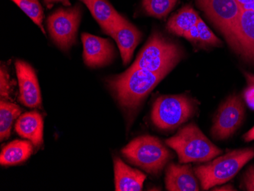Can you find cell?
I'll return each mask as SVG.
<instances>
[{
	"label": "cell",
	"instance_id": "obj_22",
	"mask_svg": "<svg viewBox=\"0 0 254 191\" xmlns=\"http://www.w3.org/2000/svg\"><path fill=\"white\" fill-rule=\"evenodd\" d=\"M178 0H142V7L148 15L165 18L175 8Z\"/></svg>",
	"mask_w": 254,
	"mask_h": 191
},
{
	"label": "cell",
	"instance_id": "obj_1",
	"mask_svg": "<svg viewBox=\"0 0 254 191\" xmlns=\"http://www.w3.org/2000/svg\"><path fill=\"white\" fill-rule=\"evenodd\" d=\"M166 75L130 66L122 74L109 78L108 82L120 105L125 109L134 110Z\"/></svg>",
	"mask_w": 254,
	"mask_h": 191
},
{
	"label": "cell",
	"instance_id": "obj_27",
	"mask_svg": "<svg viewBox=\"0 0 254 191\" xmlns=\"http://www.w3.org/2000/svg\"><path fill=\"white\" fill-rule=\"evenodd\" d=\"M241 9L254 12V0H236Z\"/></svg>",
	"mask_w": 254,
	"mask_h": 191
},
{
	"label": "cell",
	"instance_id": "obj_28",
	"mask_svg": "<svg viewBox=\"0 0 254 191\" xmlns=\"http://www.w3.org/2000/svg\"><path fill=\"white\" fill-rule=\"evenodd\" d=\"M44 2L49 8H51L56 3H62L63 5L67 7L71 6L69 0H44Z\"/></svg>",
	"mask_w": 254,
	"mask_h": 191
},
{
	"label": "cell",
	"instance_id": "obj_26",
	"mask_svg": "<svg viewBox=\"0 0 254 191\" xmlns=\"http://www.w3.org/2000/svg\"><path fill=\"white\" fill-rule=\"evenodd\" d=\"M245 101L251 109L254 110V85H249L244 94Z\"/></svg>",
	"mask_w": 254,
	"mask_h": 191
},
{
	"label": "cell",
	"instance_id": "obj_30",
	"mask_svg": "<svg viewBox=\"0 0 254 191\" xmlns=\"http://www.w3.org/2000/svg\"><path fill=\"white\" fill-rule=\"evenodd\" d=\"M213 191H236L235 188H234L233 186H232L231 185H225V186L220 187V188H214Z\"/></svg>",
	"mask_w": 254,
	"mask_h": 191
},
{
	"label": "cell",
	"instance_id": "obj_31",
	"mask_svg": "<svg viewBox=\"0 0 254 191\" xmlns=\"http://www.w3.org/2000/svg\"><path fill=\"white\" fill-rule=\"evenodd\" d=\"M245 78H246L247 82L249 85H254V74L249 73V72H245Z\"/></svg>",
	"mask_w": 254,
	"mask_h": 191
},
{
	"label": "cell",
	"instance_id": "obj_5",
	"mask_svg": "<svg viewBox=\"0 0 254 191\" xmlns=\"http://www.w3.org/2000/svg\"><path fill=\"white\" fill-rule=\"evenodd\" d=\"M122 153L130 163L152 175L159 173L171 157L160 139L152 136L135 138L122 149Z\"/></svg>",
	"mask_w": 254,
	"mask_h": 191
},
{
	"label": "cell",
	"instance_id": "obj_18",
	"mask_svg": "<svg viewBox=\"0 0 254 191\" xmlns=\"http://www.w3.org/2000/svg\"><path fill=\"white\" fill-rule=\"evenodd\" d=\"M200 17L190 5H185L173 15L167 24V29L174 35L184 38L196 25Z\"/></svg>",
	"mask_w": 254,
	"mask_h": 191
},
{
	"label": "cell",
	"instance_id": "obj_12",
	"mask_svg": "<svg viewBox=\"0 0 254 191\" xmlns=\"http://www.w3.org/2000/svg\"><path fill=\"white\" fill-rule=\"evenodd\" d=\"M15 70L19 85L20 102L28 108H38L41 105V95L36 72L31 65L22 61H16Z\"/></svg>",
	"mask_w": 254,
	"mask_h": 191
},
{
	"label": "cell",
	"instance_id": "obj_2",
	"mask_svg": "<svg viewBox=\"0 0 254 191\" xmlns=\"http://www.w3.org/2000/svg\"><path fill=\"white\" fill-rule=\"evenodd\" d=\"M166 144L178 153L183 164L209 162L222 152L195 124L181 128L175 136L167 139Z\"/></svg>",
	"mask_w": 254,
	"mask_h": 191
},
{
	"label": "cell",
	"instance_id": "obj_14",
	"mask_svg": "<svg viewBox=\"0 0 254 191\" xmlns=\"http://www.w3.org/2000/svg\"><path fill=\"white\" fill-rule=\"evenodd\" d=\"M165 184L170 191H199L196 175L189 165L171 164L167 168Z\"/></svg>",
	"mask_w": 254,
	"mask_h": 191
},
{
	"label": "cell",
	"instance_id": "obj_15",
	"mask_svg": "<svg viewBox=\"0 0 254 191\" xmlns=\"http://www.w3.org/2000/svg\"><path fill=\"white\" fill-rule=\"evenodd\" d=\"M115 191H140L146 179L145 174L126 165L119 158L114 159Z\"/></svg>",
	"mask_w": 254,
	"mask_h": 191
},
{
	"label": "cell",
	"instance_id": "obj_8",
	"mask_svg": "<svg viewBox=\"0 0 254 191\" xmlns=\"http://www.w3.org/2000/svg\"><path fill=\"white\" fill-rule=\"evenodd\" d=\"M245 108L238 95H232L218 108L214 119L212 135L218 140H225L238 130L245 118Z\"/></svg>",
	"mask_w": 254,
	"mask_h": 191
},
{
	"label": "cell",
	"instance_id": "obj_11",
	"mask_svg": "<svg viewBox=\"0 0 254 191\" xmlns=\"http://www.w3.org/2000/svg\"><path fill=\"white\" fill-rule=\"evenodd\" d=\"M82 41L84 63L88 66L99 68L112 62L115 51L109 40L83 33Z\"/></svg>",
	"mask_w": 254,
	"mask_h": 191
},
{
	"label": "cell",
	"instance_id": "obj_29",
	"mask_svg": "<svg viewBox=\"0 0 254 191\" xmlns=\"http://www.w3.org/2000/svg\"><path fill=\"white\" fill-rule=\"evenodd\" d=\"M243 139L245 142H251V141L254 140V126L244 135Z\"/></svg>",
	"mask_w": 254,
	"mask_h": 191
},
{
	"label": "cell",
	"instance_id": "obj_7",
	"mask_svg": "<svg viewBox=\"0 0 254 191\" xmlns=\"http://www.w3.org/2000/svg\"><path fill=\"white\" fill-rule=\"evenodd\" d=\"M79 5L72 8H59L48 18V31L57 46L68 51L75 43L81 20Z\"/></svg>",
	"mask_w": 254,
	"mask_h": 191
},
{
	"label": "cell",
	"instance_id": "obj_3",
	"mask_svg": "<svg viewBox=\"0 0 254 191\" xmlns=\"http://www.w3.org/2000/svg\"><path fill=\"white\" fill-rule=\"evenodd\" d=\"M254 158V147L235 149L208 163L195 168L203 190L223 185L235 178L246 164Z\"/></svg>",
	"mask_w": 254,
	"mask_h": 191
},
{
	"label": "cell",
	"instance_id": "obj_6",
	"mask_svg": "<svg viewBox=\"0 0 254 191\" xmlns=\"http://www.w3.org/2000/svg\"><path fill=\"white\" fill-rule=\"evenodd\" d=\"M195 104L184 95H164L157 98L152 111L154 125L162 130L176 129L195 112Z\"/></svg>",
	"mask_w": 254,
	"mask_h": 191
},
{
	"label": "cell",
	"instance_id": "obj_21",
	"mask_svg": "<svg viewBox=\"0 0 254 191\" xmlns=\"http://www.w3.org/2000/svg\"><path fill=\"white\" fill-rule=\"evenodd\" d=\"M21 108L15 104L2 100L0 103V139H8L11 132V125L21 114Z\"/></svg>",
	"mask_w": 254,
	"mask_h": 191
},
{
	"label": "cell",
	"instance_id": "obj_10",
	"mask_svg": "<svg viewBox=\"0 0 254 191\" xmlns=\"http://www.w3.org/2000/svg\"><path fill=\"white\" fill-rule=\"evenodd\" d=\"M227 41L244 60L254 64V12L241 9L236 26Z\"/></svg>",
	"mask_w": 254,
	"mask_h": 191
},
{
	"label": "cell",
	"instance_id": "obj_16",
	"mask_svg": "<svg viewBox=\"0 0 254 191\" xmlns=\"http://www.w3.org/2000/svg\"><path fill=\"white\" fill-rule=\"evenodd\" d=\"M15 131L21 137L28 139L36 147L43 144L44 122L38 111H31L19 117L15 124Z\"/></svg>",
	"mask_w": 254,
	"mask_h": 191
},
{
	"label": "cell",
	"instance_id": "obj_24",
	"mask_svg": "<svg viewBox=\"0 0 254 191\" xmlns=\"http://www.w3.org/2000/svg\"><path fill=\"white\" fill-rule=\"evenodd\" d=\"M10 91H11V82L8 71L5 67L1 66L0 71V92H1V98H9Z\"/></svg>",
	"mask_w": 254,
	"mask_h": 191
},
{
	"label": "cell",
	"instance_id": "obj_19",
	"mask_svg": "<svg viewBox=\"0 0 254 191\" xmlns=\"http://www.w3.org/2000/svg\"><path fill=\"white\" fill-rule=\"evenodd\" d=\"M31 141L14 140L5 145L0 155L2 165H14L25 162L33 152Z\"/></svg>",
	"mask_w": 254,
	"mask_h": 191
},
{
	"label": "cell",
	"instance_id": "obj_25",
	"mask_svg": "<svg viewBox=\"0 0 254 191\" xmlns=\"http://www.w3.org/2000/svg\"><path fill=\"white\" fill-rule=\"evenodd\" d=\"M242 185L246 191H254V165L250 166L244 174Z\"/></svg>",
	"mask_w": 254,
	"mask_h": 191
},
{
	"label": "cell",
	"instance_id": "obj_4",
	"mask_svg": "<svg viewBox=\"0 0 254 191\" xmlns=\"http://www.w3.org/2000/svg\"><path fill=\"white\" fill-rule=\"evenodd\" d=\"M181 57V50L175 43L154 31L131 67L168 74L180 62Z\"/></svg>",
	"mask_w": 254,
	"mask_h": 191
},
{
	"label": "cell",
	"instance_id": "obj_9",
	"mask_svg": "<svg viewBox=\"0 0 254 191\" xmlns=\"http://www.w3.org/2000/svg\"><path fill=\"white\" fill-rule=\"evenodd\" d=\"M196 2L227 41L232 35L241 12L236 0H196Z\"/></svg>",
	"mask_w": 254,
	"mask_h": 191
},
{
	"label": "cell",
	"instance_id": "obj_23",
	"mask_svg": "<svg viewBox=\"0 0 254 191\" xmlns=\"http://www.w3.org/2000/svg\"><path fill=\"white\" fill-rule=\"evenodd\" d=\"M15 2L23 12H25L33 21L36 24L41 31L46 34L45 29L43 25L44 19V10L40 3L39 0H11Z\"/></svg>",
	"mask_w": 254,
	"mask_h": 191
},
{
	"label": "cell",
	"instance_id": "obj_20",
	"mask_svg": "<svg viewBox=\"0 0 254 191\" xmlns=\"http://www.w3.org/2000/svg\"><path fill=\"white\" fill-rule=\"evenodd\" d=\"M184 38L199 48L219 47L222 44L221 40L217 38L212 30L207 26L201 18L196 25L185 35Z\"/></svg>",
	"mask_w": 254,
	"mask_h": 191
},
{
	"label": "cell",
	"instance_id": "obj_13",
	"mask_svg": "<svg viewBox=\"0 0 254 191\" xmlns=\"http://www.w3.org/2000/svg\"><path fill=\"white\" fill-rule=\"evenodd\" d=\"M109 35L116 41L124 64H128L140 41L142 37L140 31L128 20L122 17Z\"/></svg>",
	"mask_w": 254,
	"mask_h": 191
},
{
	"label": "cell",
	"instance_id": "obj_17",
	"mask_svg": "<svg viewBox=\"0 0 254 191\" xmlns=\"http://www.w3.org/2000/svg\"><path fill=\"white\" fill-rule=\"evenodd\" d=\"M85 4L101 29L108 35L122 18L108 0H79Z\"/></svg>",
	"mask_w": 254,
	"mask_h": 191
}]
</instances>
